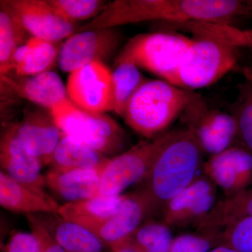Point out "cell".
I'll list each match as a JSON object with an SVG mask.
<instances>
[{
  "label": "cell",
  "mask_w": 252,
  "mask_h": 252,
  "mask_svg": "<svg viewBox=\"0 0 252 252\" xmlns=\"http://www.w3.org/2000/svg\"><path fill=\"white\" fill-rule=\"evenodd\" d=\"M252 16V0H116L107 3L84 28L104 29L151 21L235 26Z\"/></svg>",
  "instance_id": "cell-1"
},
{
  "label": "cell",
  "mask_w": 252,
  "mask_h": 252,
  "mask_svg": "<svg viewBox=\"0 0 252 252\" xmlns=\"http://www.w3.org/2000/svg\"><path fill=\"white\" fill-rule=\"evenodd\" d=\"M204 156L190 130H177L137 190L147 204L149 215L162 212L172 199L193 183L203 170Z\"/></svg>",
  "instance_id": "cell-2"
},
{
  "label": "cell",
  "mask_w": 252,
  "mask_h": 252,
  "mask_svg": "<svg viewBox=\"0 0 252 252\" xmlns=\"http://www.w3.org/2000/svg\"><path fill=\"white\" fill-rule=\"evenodd\" d=\"M193 93L162 79H148L136 91L121 116L144 139L167 131L180 117Z\"/></svg>",
  "instance_id": "cell-3"
},
{
  "label": "cell",
  "mask_w": 252,
  "mask_h": 252,
  "mask_svg": "<svg viewBox=\"0 0 252 252\" xmlns=\"http://www.w3.org/2000/svg\"><path fill=\"white\" fill-rule=\"evenodd\" d=\"M49 111L63 135L107 157L125 152L127 145L126 131L107 114L86 112L69 98Z\"/></svg>",
  "instance_id": "cell-4"
},
{
  "label": "cell",
  "mask_w": 252,
  "mask_h": 252,
  "mask_svg": "<svg viewBox=\"0 0 252 252\" xmlns=\"http://www.w3.org/2000/svg\"><path fill=\"white\" fill-rule=\"evenodd\" d=\"M193 39L173 32L137 34L126 43L116 61H127L177 86L180 63Z\"/></svg>",
  "instance_id": "cell-5"
},
{
  "label": "cell",
  "mask_w": 252,
  "mask_h": 252,
  "mask_svg": "<svg viewBox=\"0 0 252 252\" xmlns=\"http://www.w3.org/2000/svg\"><path fill=\"white\" fill-rule=\"evenodd\" d=\"M177 132L167 130L154 138L144 139L119 155L110 158L102 171L97 195L120 196L131 186L143 182L159 154Z\"/></svg>",
  "instance_id": "cell-6"
},
{
  "label": "cell",
  "mask_w": 252,
  "mask_h": 252,
  "mask_svg": "<svg viewBox=\"0 0 252 252\" xmlns=\"http://www.w3.org/2000/svg\"><path fill=\"white\" fill-rule=\"evenodd\" d=\"M180 63L177 87L191 91L215 84L238 62V48L207 36H193Z\"/></svg>",
  "instance_id": "cell-7"
},
{
  "label": "cell",
  "mask_w": 252,
  "mask_h": 252,
  "mask_svg": "<svg viewBox=\"0 0 252 252\" xmlns=\"http://www.w3.org/2000/svg\"><path fill=\"white\" fill-rule=\"evenodd\" d=\"M180 118L205 155L212 157L236 144L234 118L230 113L211 107L200 94L193 93Z\"/></svg>",
  "instance_id": "cell-8"
},
{
  "label": "cell",
  "mask_w": 252,
  "mask_h": 252,
  "mask_svg": "<svg viewBox=\"0 0 252 252\" xmlns=\"http://www.w3.org/2000/svg\"><path fill=\"white\" fill-rule=\"evenodd\" d=\"M68 97L86 112L106 114L114 110L112 72L102 61H94L69 73Z\"/></svg>",
  "instance_id": "cell-9"
},
{
  "label": "cell",
  "mask_w": 252,
  "mask_h": 252,
  "mask_svg": "<svg viewBox=\"0 0 252 252\" xmlns=\"http://www.w3.org/2000/svg\"><path fill=\"white\" fill-rule=\"evenodd\" d=\"M122 38L115 28L74 33L60 46V69L71 73L94 61L104 62L117 52Z\"/></svg>",
  "instance_id": "cell-10"
},
{
  "label": "cell",
  "mask_w": 252,
  "mask_h": 252,
  "mask_svg": "<svg viewBox=\"0 0 252 252\" xmlns=\"http://www.w3.org/2000/svg\"><path fill=\"white\" fill-rule=\"evenodd\" d=\"M217 188L207 176L199 175L164 207L162 221L171 228L194 224L198 226L217 202Z\"/></svg>",
  "instance_id": "cell-11"
},
{
  "label": "cell",
  "mask_w": 252,
  "mask_h": 252,
  "mask_svg": "<svg viewBox=\"0 0 252 252\" xmlns=\"http://www.w3.org/2000/svg\"><path fill=\"white\" fill-rule=\"evenodd\" d=\"M203 175L230 196L252 186V152L238 145L209 158Z\"/></svg>",
  "instance_id": "cell-12"
},
{
  "label": "cell",
  "mask_w": 252,
  "mask_h": 252,
  "mask_svg": "<svg viewBox=\"0 0 252 252\" xmlns=\"http://www.w3.org/2000/svg\"><path fill=\"white\" fill-rule=\"evenodd\" d=\"M16 130L24 148L39 159L42 166L49 165L63 134L49 109H25L22 122L16 124Z\"/></svg>",
  "instance_id": "cell-13"
},
{
  "label": "cell",
  "mask_w": 252,
  "mask_h": 252,
  "mask_svg": "<svg viewBox=\"0 0 252 252\" xmlns=\"http://www.w3.org/2000/svg\"><path fill=\"white\" fill-rule=\"evenodd\" d=\"M32 37L59 43L72 35L77 27L60 17L46 0H4Z\"/></svg>",
  "instance_id": "cell-14"
},
{
  "label": "cell",
  "mask_w": 252,
  "mask_h": 252,
  "mask_svg": "<svg viewBox=\"0 0 252 252\" xmlns=\"http://www.w3.org/2000/svg\"><path fill=\"white\" fill-rule=\"evenodd\" d=\"M1 171L34 190L45 192L44 175L39 159L24 148L16 135V124L8 125L0 140Z\"/></svg>",
  "instance_id": "cell-15"
},
{
  "label": "cell",
  "mask_w": 252,
  "mask_h": 252,
  "mask_svg": "<svg viewBox=\"0 0 252 252\" xmlns=\"http://www.w3.org/2000/svg\"><path fill=\"white\" fill-rule=\"evenodd\" d=\"M149 215L145 200L136 190L124 195L120 207L114 215L86 228L109 248L130 238Z\"/></svg>",
  "instance_id": "cell-16"
},
{
  "label": "cell",
  "mask_w": 252,
  "mask_h": 252,
  "mask_svg": "<svg viewBox=\"0 0 252 252\" xmlns=\"http://www.w3.org/2000/svg\"><path fill=\"white\" fill-rule=\"evenodd\" d=\"M1 84L18 97L49 110L69 98L66 86L54 71L28 77L6 74L1 77Z\"/></svg>",
  "instance_id": "cell-17"
},
{
  "label": "cell",
  "mask_w": 252,
  "mask_h": 252,
  "mask_svg": "<svg viewBox=\"0 0 252 252\" xmlns=\"http://www.w3.org/2000/svg\"><path fill=\"white\" fill-rule=\"evenodd\" d=\"M104 168H50L44 175L45 186L66 203L93 198L97 195Z\"/></svg>",
  "instance_id": "cell-18"
},
{
  "label": "cell",
  "mask_w": 252,
  "mask_h": 252,
  "mask_svg": "<svg viewBox=\"0 0 252 252\" xmlns=\"http://www.w3.org/2000/svg\"><path fill=\"white\" fill-rule=\"evenodd\" d=\"M0 205L9 211L28 215H56L61 205L48 195L0 172Z\"/></svg>",
  "instance_id": "cell-19"
},
{
  "label": "cell",
  "mask_w": 252,
  "mask_h": 252,
  "mask_svg": "<svg viewBox=\"0 0 252 252\" xmlns=\"http://www.w3.org/2000/svg\"><path fill=\"white\" fill-rule=\"evenodd\" d=\"M60 46L59 43L31 36L15 52L11 72L19 77H28L51 70L58 61Z\"/></svg>",
  "instance_id": "cell-20"
},
{
  "label": "cell",
  "mask_w": 252,
  "mask_h": 252,
  "mask_svg": "<svg viewBox=\"0 0 252 252\" xmlns=\"http://www.w3.org/2000/svg\"><path fill=\"white\" fill-rule=\"evenodd\" d=\"M124 197V194L115 197L97 195L80 201L65 203L61 205L57 215L63 220L87 228L114 215Z\"/></svg>",
  "instance_id": "cell-21"
},
{
  "label": "cell",
  "mask_w": 252,
  "mask_h": 252,
  "mask_svg": "<svg viewBox=\"0 0 252 252\" xmlns=\"http://www.w3.org/2000/svg\"><path fill=\"white\" fill-rule=\"evenodd\" d=\"M42 218L56 241L66 252H105V249L108 248L91 230L63 220L57 214L54 217Z\"/></svg>",
  "instance_id": "cell-22"
},
{
  "label": "cell",
  "mask_w": 252,
  "mask_h": 252,
  "mask_svg": "<svg viewBox=\"0 0 252 252\" xmlns=\"http://www.w3.org/2000/svg\"><path fill=\"white\" fill-rule=\"evenodd\" d=\"M248 217H252V186L218 200L197 227L200 231H220L227 225Z\"/></svg>",
  "instance_id": "cell-23"
},
{
  "label": "cell",
  "mask_w": 252,
  "mask_h": 252,
  "mask_svg": "<svg viewBox=\"0 0 252 252\" xmlns=\"http://www.w3.org/2000/svg\"><path fill=\"white\" fill-rule=\"evenodd\" d=\"M109 159L103 154L63 135L49 166L56 170L99 169L105 167Z\"/></svg>",
  "instance_id": "cell-24"
},
{
  "label": "cell",
  "mask_w": 252,
  "mask_h": 252,
  "mask_svg": "<svg viewBox=\"0 0 252 252\" xmlns=\"http://www.w3.org/2000/svg\"><path fill=\"white\" fill-rule=\"evenodd\" d=\"M0 2V74L3 77L11 72L15 52L31 34L4 0Z\"/></svg>",
  "instance_id": "cell-25"
},
{
  "label": "cell",
  "mask_w": 252,
  "mask_h": 252,
  "mask_svg": "<svg viewBox=\"0 0 252 252\" xmlns=\"http://www.w3.org/2000/svg\"><path fill=\"white\" fill-rule=\"evenodd\" d=\"M112 72L114 110L122 116L126 104L136 91L147 80L140 68L127 61H115Z\"/></svg>",
  "instance_id": "cell-26"
},
{
  "label": "cell",
  "mask_w": 252,
  "mask_h": 252,
  "mask_svg": "<svg viewBox=\"0 0 252 252\" xmlns=\"http://www.w3.org/2000/svg\"><path fill=\"white\" fill-rule=\"evenodd\" d=\"M238 90V95L230 109L237 126L235 145L252 152V77L240 83Z\"/></svg>",
  "instance_id": "cell-27"
},
{
  "label": "cell",
  "mask_w": 252,
  "mask_h": 252,
  "mask_svg": "<svg viewBox=\"0 0 252 252\" xmlns=\"http://www.w3.org/2000/svg\"><path fill=\"white\" fill-rule=\"evenodd\" d=\"M182 30L193 36H207L238 48L252 49V30L242 29L230 25L203 22H189L182 26Z\"/></svg>",
  "instance_id": "cell-28"
},
{
  "label": "cell",
  "mask_w": 252,
  "mask_h": 252,
  "mask_svg": "<svg viewBox=\"0 0 252 252\" xmlns=\"http://www.w3.org/2000/svg\"><path fill=\"white\" fill-rule=\"evenodd\" d=\"M131 238L139 252H170L174 239L171 228L155 220L141 225Z\"/></svg>",
  "instance_id": "cell-29"
},
{
  "label": "cell",
  "mask_w": 252,
  "mask_h": 252,
  "mask_svg": "<svg viewBox=\"0 0 252 252\" xmlns=\"http://www.w3.org/2000/svg\"><path fill=\"white\" fill-rule=\"evenodd\" d=\"M46 2L60 17L73 24L95 18L107 4L100 0H46Z\"/></svg>",
  "instance_id": "cell-30"
},
{
  "label": "cell",
  "mask_w": 252,
  "mask_h": 252,
  "mask_svg": "<svg viewBox=\"0 0 252 252\" xmlns=\"http://www.w3.org/2000/svg\"><path fill=\"white\" fill-rule=\"evenodd\" d=\"M238 252H252V217L242 219L220 231L219 246Z\"/></svg>",
  "instance_id": "cell-31"
},
{
  "label": "cell",
  "mask_w": 252,
  "mask_h": 252,
  "mask_svg": "<svg viewBox=\"0 0 252 252\" xmlns=\"http://www.w3.org/2000/svg\"><path fill=\"white\" fill-rule=\"evenodd\" d=\"M220 231L179 235L173 239L170 252H208L219 246Z\"/></svg>",
  "instance_id": "cell-32"
},
{
  "label": "cell",
  "mask_w": 252,
  "mask_h": 252,
  "mask_svg": "<svg viewBox=\"0 0 252 252\" xmlns=\"http://www.w3.org/2000/svg\"><path fill=\"white\" fill-rule=\"evenodd\" d=\"M31 233L39 243V252H66L56 241L41 215H26Z\"/></svg>",
  "instance_id": "cell-33"
},
{
  "label": "cell",
  "mask_w": 252,
  "mask_h": 252,
  "mask_svg": "<svg viewBox=\"0 0 252 252\" xmlns=\"http://www.w3.org/2000/svg\"><path fill=\"white\" fill-rule=\"evenodd\" d=\"M4 252H39V243L32 233L16 232L11 235Z\"/></svg>",
  "instance_id": "cell-34"
},
{
  "label": "cell",
  "mask_w": 252,
  "mask_h": 252,
  "mask_svg": "<svg viewBox=\"0 0 252 252\" xmlns=\"http://www.w3.org/2000/svg\"><path fill=\"white\" fill-rule=\"evenodd\" d=\"M109 252H139L132 238H129L109 248Z\"/></svg>",
  "instance_id": "cell-35"
},
{
  "label": "cell",
  "mask_w": 252,
  "mask_h": 252,
  "mask_svg": "<svg viewBox=\"0 0 252 252\" xmlns=\"http://www.w3.org/2000/svg\"><path fill=\"white\" fill-rule=\"evenodd\" d=\"M208 252H237L236 250H233V249H231L230 248H228V247L223 246V245H220V246L215 247L213 249H212L211 250H210Z\"/></svg>",
  "instance_id": "cell-36"
}]
</instances>
